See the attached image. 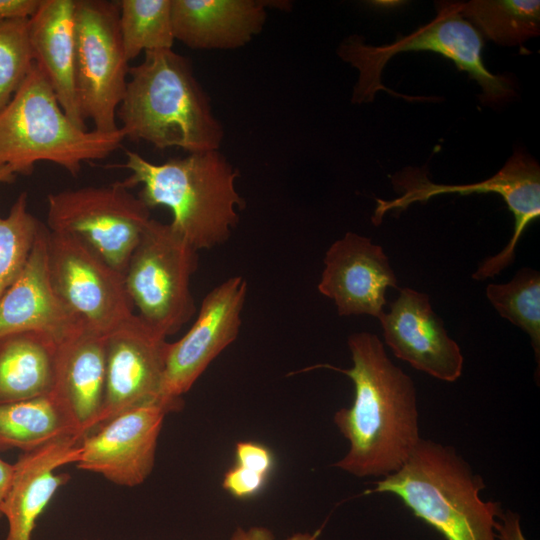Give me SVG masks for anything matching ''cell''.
Here are the masks:
<instances>
[{
	"instance_id": "cell-5",
	"label": "cell",
	"mask_w": 540,
	"mask_h": 540,
	"mask_svg": "<svg viewBox=\"0 0 540 540\" xmlns=\"http://www.w3.org/2000/svg\"><path fill=\"white\" fill-rule=\"evenodd\" d=\"M124 139L120 127L103 133L77 126L36 63L0 111V163L15 174L28 175L37 162L48 161L76 176L83 162L108 157Z\"/></svg>"
},
{
	"instance_id": "cell-26",
	"label": "cell",
	"mask_w": 540,
	"mask_h": 540,
	"mask_svg": "<svg viewBox=\"0 0 540 540\" xmlns=\"http://www.w3.org/2000/svg\"><path fill=\"white\" fill-rule=\"evenodd\" d=\"M486 296L496 311L530 338L539 367L540 360V274L522 268L504 284H489Z\"/></svg>"
},
{
	"instance_id": "cell-8",
	"label": "cell",
	"mask_w": 540,
	"mask_h": 540,
	"mask_svg": "<svg viewBox=\"0 0 540 540\" xmlns=\"http://www.w3.org/2000/svg\"><path fill=\"white\" fill-rule=\"evenodd\" d=\"M74 44L81 115L93 122L94 130L116 131L130 68L121 41L118 1L75 0Z\"/></svg>"
},
{
	"instance_id": "cell-31",
	"label": "cell",
	"mask_w": 540,
	"mask_h": 540,
	"mask_svg": "<svg viewBox=\"0 0 540 540\" xmlns=\"http://www.w3.org/2000/svg\"><path fill=\"white\" fill-rule=\"evenodd\" d=\"M495 532L498 540H527L519 514L511 510H502L495 524Z\"/></svg>"
},
{
	"instance_id": "cell-12",
	"label": "cell",
	"mask_w": 540,
	"mask_h": 540,
	"mask_svg": "<svg viewBox=\"0 0 540 540\" xmlns=\"http://www.w3.org/2000/svg\"><path fill=\"white\" fill-rule=\"evenodd\" d=\"M247 281L232 276L203 298L196 320L178 341L168 343L161 401L173 412L211 362L239 335Z\"/></svg>"
},
{
	"instance_id": "cell-9",
	"label": "cell",
	"mask_w": 540,
	"mask_h": 540,
	"mask_svg": "<svg viewBox=\"0 0 540 540\" xmlns=\"http://www.w3.org/2000/svg\"><path fill=\"white\" fill-rule=\"evenodd\" d=\"M391 183L398 197L390 201L376 199L377 206L371 218L374 225H379L390 211L401 212L415 202H426L441 194L496 193L504 199L514 215L513 235L502 251L480 263L472 275L475 280L493 277L511 265L522 234L540 216V167L534 158L521 150H515L495 175L481 182L436 184L429 180L424 169L406 167L391 176Z\"/></svg>"
},
{
	"instance_id": "cell-7",
	"label": "cell",
	"mask_w": 540,
	"mask_h": 540,
	"mask_svg": "<svg viewBox=\"0 0 540 540\" xmlns=\"http://www.w3.org/2000/svg\"><path fill=\"white\" fill-rule=\"evenodd\" d=\"M197 268L198 251L170 223L150 219L124 272L136 315L165 338L176 334L196 313Z\"/></svg>"
},
{
	"instance_id": "cell-36",
	"label": "cell",
	"mask_w": 540,
	"mask_h": 540,
	"mask_svg": "<svg viewBox=\"0 0 540 540\" xmlns=\"http://www.w3.org/2000/svg\"><path fill=\"white\" fill-rule=\"evenodd\" d=\"M286 540H320L318 532H296L286 538Z\"/></svg>"
},
{
	"instance_id": "cell-6",
	"label": "cell",
	"mask_w": 540,
	"mask_h": 540,
	"mask_svg": "<svg viewBox=\"0 0 540 540\" xmlns=\"http://www.w3.org/2000/svg\"><path fill=\"white\" fill-rule=\"evenodd\" d=\"M437 15L426 25L395 42L380 46L366 44L360 36H350L340 44L337 54L359 72L352 102H372L379 90L394 93L381 81L386 63L396 54L409 51H431L451 60L459 70L466 71L482 89L480 101L487 104L503 103L516 95L510 77L495 75L484 65V41L479 31L459 11L458 2H436Z\"/></svg>"
},
{
	"instance_id": "cell-27",
	"label": "cell",
	"mask_w": 540,
	"mask_h": 540,
	"mask_svg": "<svg viewBox=\"0 0 540 540\" xmlns=\"http://www.w3.org/2000/svg\"><path fill=\"white\" fill-rule=\"evenodd\" d=\"M42 225L29 211L25 192L0 216V297L23 270Z\"/></svg>"
},
{
	"instance_id": "cell-13",
	"label": "cell",
	"mask_w": 540,
	"mask_h": 540,
	"mask_svg": "<svg viewBox=\"0 0 540 540\" xmlns=\"http://www.w3.org/2000/svg\"><path fill=\"white\" fill-rule=\"evenodd\" d=\"M168 343L136 314L106 336L104 401L94 430L125 410L165 405L161 391Z\"/></svg>"
},
{
	"instance_id": "cell-14",
	"label": "cell",
	"mask_w": 540,
	"mask_h": 540,
	"mask_svg": "<svg viewBox=\"0 0 540 540\" xmlns=\"http://www.w3.org/2000/svg\"><path fill=\"white\" fill-rule=\"evenodd\" d=\"M170 408L160 403L125 410L80 442L77 468L125 487L142 484L151 474L158 438Z\"/></svg>"
},
{
	"instance_id": "cell-37",
	"label": "cell",
	"mask_w": 540,
	"mask_h": 540,
	"mask_svg": "<svg viewBox=\"0 0 540 540\" xmlns=\"http://www.w3.org/2000/svg\"><path fill=\"white\" fill-rule=\"evenodd\" d=\"M373 3L375 7H393L395 5H399L401 2L398 1H373L370 2Z\"/></svg>"
},
{
	"instance_id": "cell-30",
	"label": "cell",
	"mask_w": 540,
	"mask_h": 540,
	"mask_svg": "<svg viewBox=\"0 0 540 540\" xmlns=\"http://www.w3.org/2000/svg\"><path fill=\"white\" fill-rule=\"evenodd\" d=\"M235 462L245 469L270 477L275 467V456L266 445L250 440L239 441L234 450Z\"/></svg>"
},
{
	"instance_id": "cell-20",
	"label": "cell",
	"mask_w": 540,
	"mask_h": 540,
	"mask_svg": "<svg viewBox=\"0 0 540 540\" xmlns=\"http://www.w3.org/2000/svg\"><path fill=\"white\" fill-rule=\"evenodd\" d=\"M262 0H171L174 39L193 49H234L246 45L266 21Z\"/></svg>"
},
{
	"instance_id": "cell-32",
	"label": "cell",
	"mask_w": 540,
	"mask_h": 540,
	"mask_svg": "<svg viewBox=\"0 0 540 540\" xmlns=\"http://www.w3.org/2000/svg\"><path fill=\"white\" fill-rule=\"evenodd\" d=\"M40 3L41 0H0V21L29 19Z\"/></svg>"
},
{
	"instance_id": "cell-25",
	"label": "cell",
	"mask_w": 540,
	"mask_h": 540,
	"mask_svg": "<svg viewBox=\"0 0 540 540\" xmlns=\"http://www.w3.org/2000/svg\"><path fill=\"white\" fill-rule=\"evenodd\" d=\"M119 28L127 61L142 51L172 49L171 0H119Z\"/></svg>"
},
{
	"instance_id": "cell-2",
	"label": "cell",
	"mask_w": 540,
	"mask_h": 540,
	"mask_svg": "<svg viewBox=\"0 0 540 540\" xmlns=\"http://www.w3.org/2000/svg\"><path fill=\"white\" fill-rule=\"evenodd\" d=\"M129 75L117 110L125 138L188 153L219 149L223 126L187 58L172 49L146 51Z\"/></svg>"
},
{
	"instance_id": "cell-18",
	"label": "cell",
	"mask_w": 540,
	"mask_h": 540,
	"mask_svg": "<svg viewBox=\"0 0 540 540\" xmlns=\"http://www.w3.org/2000/svg\"><path fill=\"white\" fill-rule=\"evenodd\" d=\"M48 232V227L42 225L23 270L0 297V337L36 331L59 343L84 325L51 285L47 263Z\"/></svg>"
},
{
	"instance_id": "cell-29",
	"label": "cell",
	"mask_w": 540,
	"mask_h": 540,
	"mask_svg": "<svg viewBox=\"0 0 540 540\" xmlns=\"http://www.w3.org/2000/svg\"><path fill=\"white\" fill-rule=\"evenodd\" d=\"M269 478L234 464L224 473L222 488L238 500H248L262 492Z\"/></svg>"
},
{
	"instance_id": "cell-35",
	"label": "cell",
	"mask_w": 540,
	"mask_h": 540,
	"mask_svg": "<svg viewBox=\"0 0 540 540\" xmlns=\"http://www.w3.org/2000/svg\"><path fill=\"white\" fill-rule=\"evenodd\" d=\"M16 174L8 165L0 163V183H11L14 181Z\"/></svg>"
},
{
	"instance_id": "cell-11",
	"label": "cell",
	"mask_w": 540,
	"mask_h": 540,
	"mask_svg": "<svg viewBox=\"0 0 540 540\" xmlns=\"http://www.w3.org/2000/svg\"><path fill=\"white\" fill-rule=\"evenodd\" d=\"M47 263L55 293L85 326L108 335L135 314L124 274L80 238L49 230Z\"/></svg>"
},
{
	"instance_id": "cell-23",
	"label": "cell",
	"mask_w": 540,
	"mask_h": 540,
	"mask_svg": "<svg viewBox=\"0 0 540 540\" xmlns=\"http://www.w3.org/2000/svg\"><path fill=\"white\" fill-rule=\"evenodd\" d=\"M63 436L77 437L50 395L0 405V451L26 452Z\"/></svg>"
},
{
	"instance_id": "cell-17",
	"label": "cell",
	"mask_w": 540,
	"mask_h": 540,
	"mask_svg": "<svg viewBox=\"0 0 540 540\" xmlns=\"http://www.w3.org/2000/svg\"><path fill=\"white\" fill-rule=\"evenodd\" d=\"M106 336L82 325L57 343L50 396L81 440L96 427L103 406Z\"/></svg>"
},
{
	"instance_id": "cell-34",
	"label": "cell",
	"mask_w": 540,
	"mask_h": 540,
	"mask_svg": "<svg viewBox=\"0 0 540 540\" xmlns=\"http://www.w3.org/2000/svg\"><path fill=\"white\" fill-rule=\"evenodd\" d=\"M13 470V464H9L0 458V518L3 517L1 506L11 485Z\"/></svg>"
},
{
	"instance_id": "cell-22",
	"label": "cell",
	"mask_w": 540,
	"mask_h": 540,
	"mask_svg": "<svg viewBox=\"0 0 540 540\" xmlns=\"http://www.w3.org/2000/svg\"><path fill=\"white\" fill-rule=\"evenodd\" d=\"M57 342L36 331L0 337V405L50 395Z\"/></svg>"
},
{
	"instance_id": "cell-10",
	"label": "cell",
	"mask_w": 540,
	"mask_h": 540,
	"mask_svg": "<svg viewBox=\"0 0 540 540\" xmlns=\"http://www.w3.org/2000/svg\"><path fill=\"white\" fill-rule=\"evenodd\" d=\"M47 206L50 231L80 238L123 274L151 219V209L122 181L52 193Z\"/></svg>"
},
{
	"instance_id": "cell-24",
	"label": "cell",
	"mask_w": 540,
	"mask_h": 540,
	"mask_svg": "<svg viewBox=\"0 0 540 540\" xmlns=\"http://www.w3.org/2000/svg\"><path fill=\"white\" fill-rule=\"evenodd\" d=\"M458 5L462 17L497 44L518 45L540 33L538 0H471Z\"/></svg>"
},
{
	"instance_id": "cell-21",
	"label": "cell",
	"mask_w": 540,
	"mask_h": 540,
	"mask_svg": "<svg viewBox=\"0 0 540 540\" xmlns=\"http://www.w3.org/2000/svg\"><path fill=\"white\" fill-rule=\"evenodd\" d=\"M75 0H41L29 18V39L35 63L49 80L67 116L87 129L77 100L74 76Z\"/></svg>"
},
{
	"instance_id": "cell-28",
	"label": "cell",
	"mask_w": 540,
	"mask_h": 540,
	"mask_svg": "<svg viewBox=\"0 0 540 540\" xmlns=\"http://www.w3.org/2000/svg\"><path fill=\"white\" fill-rule=\"evenodd\" d=\"M34 64L29 19L0 21V111L21 87Z\"/></svg>"
},
{
	"instance_id": "cell-19",
	"label": "cell",
	"mask_w": 540,
	"mask_h": 540,
	"mask_svg": "<svg viewBox=\"0 0 540 540\" xmlns=\"http://www.w3.org/2000/svg\"><path fill=\"white\" fill-rule=\"evenodd\" d=\"M81 440L63 436L36 449L21 452L13 464L9 491L1 506L8 522L6 540H31L33 530L56 491L70 476L55 471L76 464Z\"/></svg>"
},
{
	"instance_id": "cell-16",
	"label": "cell",
	"mask_w": 540,
	"mask_h": 540,
	"mask_svg": "<svg viewBox=\"0 0 540 540\" xmlns=\"http://www.w3.org/2000/svg\"><path fill=\"white\" fill-rule=\"evenodd\" d=\"M379 321L385 343L397 358L445 382H454L461 376V349L448 335L427 294L412 288L400 289Z\"/></svg>"
},
{
	"instance_id": "cell-33",
	"label": "cell",
	"mask_w": 540,
	"mask_h": 540,
	"mask_svg": "<svg viewBox=\"0 0 540 540\" xmlns=\"http://www.w3.org/2000/svg\"><path fill=\"white\" fill-rule=\"evenodd\" d=\"M229 540H275L273 532L264 526L237 527Z\"/></svg>"
},
{
	"instance_id": "cell-15",
	"label": "cell",
	"mask_w": 540,
	"mask_h": 540,
	"mask_svg": "<svg viewBox=\"0 0 540 540\" xmlns=\"http://www.w3.org/2000/svg\"><path fill=\"white\" fill-rule=\"evenodd\" d=\"M319 292L331 299L340 316L380 318L388 288L397 278L383 248L371 239L347 232L330 245L324 257Z\"/></svg>"
},
{
	"instance_id": "cell-3",
	"label": "cell",
	"mask_w": 540,
	"mask_h": 540,
	"mask_svg": "<svg viewBox=\"0 0 540 540\" xmlns=\"http://www.w3.org/2000/svg\"><path fill=\"white\" fill-rule=\"evenodd\" d=\"M122 180L150 208L170 209V225L197 251L224 244L239 222L245 202L236 189L238 171L218 151L189 153L163 163L126 150Z\"/></svg>"
},
{
	"instance_id": "cell-4",
	"label": "cell",
	"mask_w": 540,
	"mask_h": 540,
	"mask_svg": "<svg viewBox=\"0 0 540 540\" xmlns=\"http://www.w3.org/2000/svg\"><path fill=\"white\" fill-rule=\"evenodd\" d=\"M483 488L454 447L421 438L404 465L368 493L398 497L446 540H498L495 524L502 509L481 498Z\"/></svg>"
},
{
	"instance_id": "cell-1",
	"label": "cell",
	"mask_w": 540,
	"mask_h": 540,
	"mask_svg": "<svg viewBox=\"0 0 540 540\" xmlns=\"http://www.w3.org/2000/svg\"><path fill=\"white\" fill-rule=\"evenodd\" d=\"M352 367L337 370L354 384L350 407L334 414V423L349 442L334 466L356 477H386L410 457L419 434L417 394L413 380L387 355L380 338L356 332L347 341Z\"/></svg>"
},
{
	"instance_id": "cell-38",
	"label": "cell",
	"mask_w": 540,
	"mask_h": 540,
	"mask_svg": "<svg viewBox=\"0 0 540 540\" xmlns=\"http://www.w3.org/2000/svg\"><path fill=\"white\" fill-rule=\"evenodd\" d=\"M85 540H92V539H85ZM94 540H98V539H94Z\"/></svg>"
}]
</instances>
